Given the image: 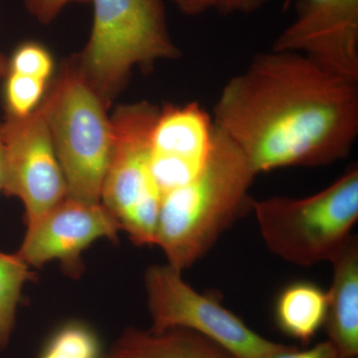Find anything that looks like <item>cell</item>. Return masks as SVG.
<instances>
[{"label":"cell","instance_id":"6da1fadb","mask_svg":"<svg viewBox=\"0 0 358 358\" xmlns=\"http://www.w3.org/2000/svg\"><path fill=\"white\" fill-rule=\"evenodd\" d=\"M212 119L257 174L329 166L357 141L358 81L303 54L271 49L224 85Z\"/></svg>","mask_w":358,"mask_h":358},{"label":"cell","instance_id":"7a4b0ae2","mask_svg":"<svg viewBox=\"0 0 358 358\" xmlns=\"http://www.w3.org/2000/svg\"><path fill=\"white\" fill-rule=\"evenodd\" d=\"M256 176L240 148L214 126L203 169L162 196L155 245L164 251L167 265L181 273L213 247L248 203Z\"/></svg>","mask_w":358,"mask_h":358},{"label":"cell","instance_id":"3957f363","mask_svg":"<svg viewBox=\"0 0 358 358\" xmlns=\"http://www.w3.org/2000/svg\"><path fill=\"white\" fill-rule=\"evenodd\" d=\"M41 105L68 199L101 203L112 148V122L109 107L85 78L75 56L62 63Z\"/></svg>","mask_w":358,"mask_h":358},{"label":"cell","instance_id":"277c9868","mask_svg":"<svg viewBox=\"0 0 358 358\" xmlns=\"http://www.w3.org/2000/svg\"><path fill=\"white\" fill-rule=\"evenodd\" d=\"M91 34L75 58L80 70L110 107L136 67L178 58L162 0H91Z\"/></svg>","mask_w":358,"mask_h":358},{"label":"cell","instance_id":"5b68a950","mask_svg":"<svg viewBox=\"0 0 358 358\" xmlns=\"http://www.w3.org/2000/svg\"><path fill=\"white\" fill-rule=\"evenodd\" d=\"M252 207L261 236L275 255L299 266L331 262L357 222V166L310 196L270 197Z\"/></svg>","mask_w":358,"mask_h":358},{"label":"cell","instance_id":"8992f818","mask_svg":"<svg viewBox=\"0 0 358 358\" xmlns=\"http://www.w3.org/2000/svg\"><path fill=\"white\" fill-rule=\"evenodd\" d=\"M159 109L148 101L115 108L112 148L101 203L138 246H154L162 193L150 169L152 136Z\"/></svg>","mask_w":358,"mask_h":358},{"label":"cell","instance_id":"52a82bcc","mask_svg":"<svg viewBox=\"0 0 358 358\" xmlns=\"http://www.w3.org/2000/svg\"><path fill=\"white\" fill-rule=\"evenodd\" d=\"M145 287L152 317L150 331L186 329L223 346L236 358H268L282 343L263 338L211 296L186 284L171 266L154 265L145 271Z\"/></svg>","mask_w":358,"mask_h":358},{"label":"cell","instance_id":"ba28073f","mask_svg":"<svg viewBox=\"0 0 358 358\" xmlns=\"http://www.w3.org/2000/svg\"><path fill=\"white\" fill-rule=\"evenodd\" d=\"M1 133L6 155L2 192L22 201L26 225H30L67 197L41 103L26 117L6 115Z\"/></svg>","mask_w":358,"mask_h":358},{"label":"cell","instance_id":"9c48e42d","mask_svg":"<svg viewBox=\"0 0 358 358\" xmlns=\"http://www.w3.org/2000/svg\"><path fill=\"white\" fill-rule=\"evenodd\" d=\"M121 225L102 203L68 199L54 206L27 231L17 255L28 266L41 268L59 260L66 273L78 278L84 270L82 253L101 238L117 242Z\"/></svg>","mask_w":358,"mask_h":358},{"label":"cell","instance_id":"30bf717a","mask_svg":"<svg viewBox=\"0 0 358 358\" xmlns=\"http://www.w3.org/2000/svg\"><path fill=\"white\" fill-rule=\"evenodd\" d=\"M272 50L303 54L358 81V0H299L294 20Z\"/></svg>","mask_w":358,"mask_h":358},{"label":"cell","instance_id":"8fae6325","mask_svg":"<svg viewBox=\"0 0 358 358\" xmlns=\"http://www.w3.org/2000/svg\"><path fill=\"white\" fill-rule=\"evenodd\" d=\"M212 115L197 103L160 110L152 136L150 169L162 196L192 180L213 143Z\"/></svg>","mask_w":358,"mask_h":358},{"label":"cell","instance_id":"7c38bea8","mask_svg":"<svg viewBox=\"0 0 358 358\" xmlns=\"http://www.w3.org/2000/svg\"><path fill=\"white\" fill-rule=\"evenodd\" d=\"M333 282L327 292V339L345 358L358 355V242L350 236L331 261Z\"/></svg>","mask_w":358,"mask_h":358},{"label":"cell","instance_id":"4fadbf2b","mask_svg":"<svg viewBox=\"0 0 358 358\" xmlns=\"http://www.w3.org/2000/svg\"><path fill=\"white\" fill-rule=\"evenodd\" d=\"M103 358H236L210 338L186 329L129 327Z\"/></svg>","mask_w":358,"mask_h":358},{"label":"cell","instance_id":"5bb4252c","mask_svg":"<svg viewBox=\"0 0 358 358\" xmlns=\"http://www.w3.org/2000/svg\"><path fill=\"white\" fill-rule=\"evenodd\" d=\"M327 293L310 282H296L280 294L275 320L282 333L308 343L326 324Z\"/></svg>","mask_w":358,"mask_h":358},{"label":"cell","instance_id":"9a60e30c","mask_svg":"<svg viewBox=\"0 0 358 358\" xmlns=\"http://www.w3.org/2000/svg\"><path fill=\"white\" fill-rule=\"evenodd\" d=\"M36 274L17 254L0 252V350L10 343L15 327L16 312L25 282L34 281Z\"/></svg>","mask_w":358,"mask_h":358},{"label":"cell","instance_id":"2e32d148","mask_svg":"<svg viewBox=\"0 0 358 358\" xmlns=\"http://www.w3.org/2000/svg\"><path fill=\"white\" fill-rule=\"evenodd\" d=\"M98 334L81 322L58 327L42 348L38 358H103Z\"/></svg>","mask_w":358,"mask_h":358},{"label":"cell","instance_id":"e0dca14e","mask_svg":"<svg viewBox=\"0 0 358 358\" xmlns=\"http://www.w3.org/2000/svg\"><path fill=\"white\" fill-rule=\"evenodd\" d=\"M48 85L42 80L7 72L3 89L6 115L23 117L31 114L43 100Z\"/></svg>","mask_w":358,"mask_h":358},{"label":"cell","instance_id":"ac0fdd59","mask_svg":"<svg viewBox=\"0 0 358 358\" xmlns=\"http://www.w3.org/2000/svg\"><path fill=\"white\" fill-rule=\"evenodd\" d=\"M7 72L48 82L54 72L53 57L46 47L34 41L20 44L8 58Z\"/></svg>","mask_w":358,"mask_h":358},{"label":"cell","instance_id":"d6986e66","mask_svg":"<svg viewBox=\"0 0 358 358\" xmlns=\"http://www.w3.org/2000/svg\"><path fill=\"white\" fill-rule=\"evenodd\" d=\"M91 0H24L26 9L41 24H50L71 3H89Z\"/></svg>","mask_w":358,"mask_h":358},{"label":"cell","instance_id":"ffe728a7","mask_svg":"<svg viewBox=\"0 0 358 358\" xmlns=\"http://www.w3.org/2000/svg\"><path fill=\"white\" fill-rule=\"evenodd\" d=\"M268 358H345L329 341H320L310 348L301 350L293 345H282Z\"/></svg>","mask_w":358,"mask_h":358},{"label":"cell","instance_id":"44dd1931","mask_svg":"<svg viewBox=\"0 0 358 358\" xmlns=\"http://www.w3.org/2000/svg\"><path fill=\"white\" fill-rule=\"evenodd\" d=\"M267 0H215V9L223 14L249 13L263 6Z\"/></svg>","mask_w":358,"mask_h":358},{"label":"cell","instance_id":"7402d4cb","mask_svg":"<svg viewBox=\"0 0 358 358\" xmlns=\"http://www.w3.org/2000/svg\"><path fill=\"white\" fill-rule=\"evenodd\" d=\"M179 10L188 16H196L215 8V0H171Z\"/></svg>","mask_w":358,"mask_h":358},{"label":"cell","instance_id":"603a6c76","mask_svg":"<svg viewBox=\"0 0 358 358\" xmlns=\"http://www.w3.org/2000/svg\"><path fill=\"white\" fill-rule=\"evenodd\" d=\"M1 122L0 121V192H2L6 178V155H4V145L2 140Z\"/></svg>","mask_w":358,"mask_h":358},{"label":"cell","instance_id":"cb8c5ba5","mask_svg":"<svg viewBox=\"0 0 358 358\" xmlns=\"http://www.w3.org/2000/svg\"><path fill=\"white\" fill-rule=\"evenodd\" d=\"M8 70V58L0 51V81L4 80Z\"/></svg>","mask_w":358,"mask_h":358}]
</instances>
